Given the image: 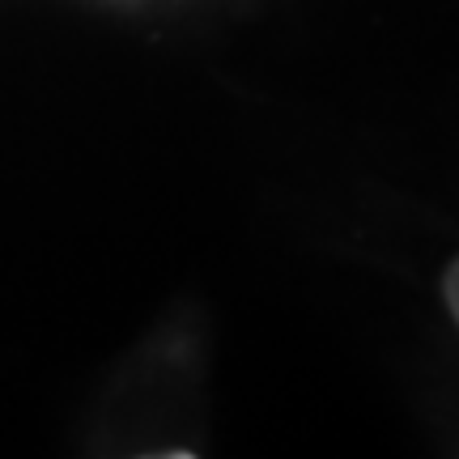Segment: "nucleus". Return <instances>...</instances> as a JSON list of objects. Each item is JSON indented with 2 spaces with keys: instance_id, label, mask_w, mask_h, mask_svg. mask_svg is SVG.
I'll list each match as a JSON object with an SVG mask.
<instances>
[{
  "instance_id": "nucleus-1",
  "label": "nucleus",
  "mask_w": 459,
  "mask_h": 459,
  "mask_svg": "<svg viewBox=\"0 0 459 459\" xmlns=\"http://www.w3.org/2000/svg\"><path fill=\"white\" fill-rule=\"evenodd\" d=\"M443 294H446V307H451V315H455V324H459V260L451 264V268H446Z\"/></svg>"
}]
</instances>
